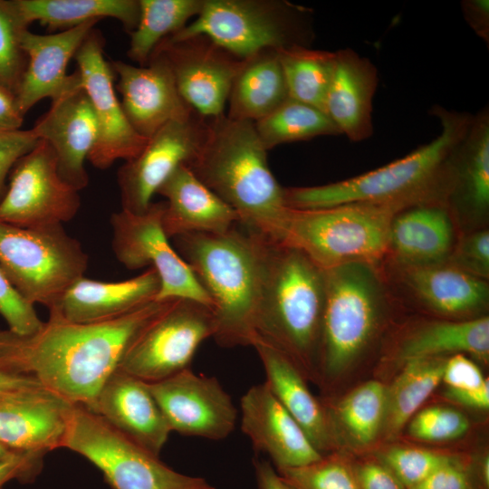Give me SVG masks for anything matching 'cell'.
Here are the masks:
<instances>
[{"label": "cell", "mask_w": 489, "mask_h": 489, "mask_svg": "<svg viewBox=\"0 0 489 489\" xmlns=\"http://www.w3.org/2000/svg\"><path fill=\"white\" fill-rule=\"evenodd\" d=\"M170 300H155L103 321L77 323L49 314L33 333L0 331V364L91 409L138 333Z\"/></svg>", "instance_id": "obj_1"}, {"label": "cell", "mask_w": 489, "mask_h": 489, "mask_svg": "<svg viewBox=\"0 0 489 489\" xmlns=\"http://www.w3.org/2000/svg\"><path fill=\"white\" fill-rule=\"evenodd\" d=\"M172 239L211 301L215 341L224 348L252 346L268 241L239 223L223 233Z\"/></svg>", "instance_id": "obj_2"}, {"label": "cell", "mask_w": 489, "mask_h": 489, "mask_svg": "<svg viewBox=\"0 0 489 489\" xmlns=\"http://www.w3.org/2000/svg\"><path fill=\"white\" fill-rule=\"evenodd\" d=\"M187 166L236 212L239 224L278 243L290 207L283 187L270 170L267 149L254 122L225 114L208 120L206 138Z\"/></svg>", "instance_id": "obj_3"}, {"label": "cell", "mask_w": 489, "mask_h": 489, "mask_svg": "<svg viewBox=\"0 0 489 489\" xmlns=\"http://www.w3.org/2000/svg\"><path fill=\"white\" fill-rule=\"evenodd\" d=\"M440 132L428 143L374 170L315 187H283L288 207L317 209L345 204L444 203L450 155L465 135L472 114L434 105Z\"/></svg>", "instance_id": "obj_4"}, {"label": "cell", "mask_w": 489, "mask_h": 489, "mask_svg": "<svg viewBox=\"0 0 489 489\" xmlns=\"http://www.w3.org/2000/svg\"><path fill=\"white\" fill-rule=\"evenodd\" d=\"M324 269L302 251L267 243L256 337L286 354L305 376L317 371Z\"/></svg>", "instance_id": "obj_5"}, {"label": "cell", "mask_w": 489, "mask_h": 489, "mask_svg": "<svg viewBox=\"0 0 489 489\" xmlns=\"http://www.w3.org/2000/svg\"><path fill=\"white\" fill-rule=\"evenodd\" d=\"M406 207L369 203L290 207L276 244L302 251L324 270L349 263L372 265L388 251L392 219Z\"/></svg>", "instance_id": "obj_6"}, {"label": "cell", "mask_w": 489, "mask_h": 489, "mask_svg": "<svg viewBox=\"0 0 489 489\" xmlns=\"http://www.w3.org/2000/svg\"><path fill=\"white\" fill-rule=\"evenodd\" d=\"M199 35L240 60L264 50L311 46L312 11L284 0H204L194 20L165 40Z\"/></svg>", "instance_id": "obj_7"}, {"label": "cell", "mask_w": 489, "mask_h": 489, "mask_svg": "<svg viewBox=\"0 0 489 489\" xmlns=\"http://www.w3.org/2000/svg\"><path fill=\"white\" fill-rule=\"evenodd\" d=\"M325 300L317 372L326 379L344 373L371 340L382 292L372 265L349 263L324 270Z\"/></svg>", "instance_id": "obj_8"}, {"label": "cell", "mask_w": 489, "mask_h": 489, "mask_svg": "<svg viewBox=\"0 0 489 489\" xmlns=\"http://www.w3.org/2000/svg\"><path fill=\"white\" fill-rule=\"evenodd\" d=\"M87 266L81 243L62 225L24 228L0 221V267L29 303L53 309Z\"/></svg>", "instance_id": "obj_9"}, {"label": "cell", "mask_w": 489, "mask_h": 489, "mask_svg": "<svg viewBox=\"0 0 489 489\" xmlns=\"http://www.w3.org/2000/svg\"><path fill=\"white\" fill-rule=\"evenodd\" d=\"M62 448L88 459L112 489H216L202 477L172 469L81 406L72 410Z\"/></svg>", "instance_id": "obj_10"}, {"label": "cell", "mask_w": 489, "mask_h": 489, "mask_svg": "<svg viewBox=\"0 0 489 489\" xmlns=\"http://www.w3.org/2000/svg\"><path fill=\"white\" fill-rule=\"evenodd\" d=\"M211 309L188 299H171L138 333L118 369L147 383L189 368L198 346L215 333Z\"/></svg>", "instance_id": "obj_11"}, {"label": "cell", "mask_w": 489, "mask_h": 489, "mask_svg": "<svg viewBox=\"0 0 489 489\" xmlns=\"http://www.w3.org/2000/svg\"><path fill=\"white\" fill-rule=\"evenodd\" d=\"M165 202L151 203L141 214L121 209L110 216L111 246L127 269L154 268L160 279L157 301L188 299L211 309L212 303L188 265L172 248L163 227Z\"/></svg>", "instance_id": "obj_12"}, {"label": "cell", "mask_w": 489, "mask_h": 489, "mask_svg": "<svg viewBox=\"0 0 489 489\" xmlns=\"http://www.w3.org/2000/svg\"><path fill=\"white\" fill-rule=\"evenodd\" d=\"M0 202V221L24 228L62 225L77 215L79 191L60 176L52 147L39 139L9 174Z\"/></svg>", "instance_id": "obj_13"}, {"label": "cell", "mask_w": 489, "mask_h": 489, "mask_svg": "<svg viewBox=\"0 0 489 489\" xmlns=\"http://www.w3.org/2000/svg\"><path fill=\"white\" fill-rule=\"evenodd\" d=\"M104 43L94 28L73 57L98 123V139L87 159L100 169L135 158L148 142L125 116L114 88L115 72L104 57Z\"/></svg>", "instance_id": "obj_14"}, {"label": "cell", "mask_w": 489, "mask_h": 489, "mask_svg": "<svg viewBox=\"0 0 489 489\" xmlns=\"http://www.w3.org/2000/svg\"><path fill=\"white\" fill-rule=\"evenodd\" d=\"M207 130L208 120L193 112L155 132L140 153L118 170L121 209L134 214L145 212L154 194L172 172L195 158Z\"/></svg>", "instance_id": "obj_15"}, {"label": "cell", "mask_w": 489, "mask_h": 489, "mask_svg": "<svg viewBox=\"0 0 489 489\" xmlns=\"http://www.w3.org/2000/svg\"><path fill=\"white\" fill-rule=\"evenodd\" d=\"M147 384L171 432L218 441L234 431L237 409L216 377L187 368Z\"/></svg>", "instance_id": "obj_16"}, {"label": "cell", "mask_w": 489, "mask_h": 489, "mask_svg": "<svg viewBox=\"0 0 489 489\" xmlns=\"http://www.w3.org/2000/svg\"><path fill=\"white\" fill-rule=\"evenodd\" d=\"M155 51L167 58L177 91L194 112L206 120L225 114L243 60L202 35L173 43L163 40Z\"/></svg>", "instance_id": "obj_17"}, {"label": "cell", "mask_w": 489, "mask_h": 489, "mask_svg": "<svg viewBox=\"0 0 489 489\" xmlns=\"http://www.w3.org/2000/svg\"><path fill=\"white\" fill-rule=\"evenodd\" d=\"M75 405L42 385L0 391V444L16 454L62 448Z\"/></svg>", "instance_id": "obj_18"}, {"label": "cell", "mask_w": 489, "mask_h": 489, "mask_svg": "<svg viewBox=\"0 0 489 489\" xmlns=\"http://www.w3.org/2000/svg\"><path fill=\"white\" fill-rule=\"evenodd\" d=\"M110 65L119 78L116 89L125 116L140 136L149 139L167 123L194 112L181 98L162 53L155 51L145 66L120 60Z\"/></svg>", "instance_id": "obj_19"}, {"label": "cell", "mask_w": 489, "mask_h": 489, "mask_svg": "<svg viewBox=\"0 0 489 489\" xmlns=\"http://www.w3.org/2000/svg\"><path fill=\"white\" fill-rule=\"evenodd\" d=\"M99 22L91 20L47 34L24 31L21 43L27 64L14 95L15 105L24 117L38 101L45 98L54 101L82 84L78 70L67 74V66Z\"/></svg>", "instance_id": "obj_20"}, {"label": "cell", "mask_w": 489, "mask_h": 489, "mask_svg": "<svg viewBox=\"0 0 489 489\" xmlns=\"http://www.w3.org/2000/svg\"><path fill=\"white\" fill-rule=\"evenodd\" d=\"M241 429L257 453L265 454L276 470L296 468L321 460L308 436L264 382L241 398Z\"/></svg>", "instance_id": "obj_21"}, {"label": "cell", "mask_w": 489, "mask_h": 489, "mask_svg": "<svg viewBox=\"0 0 489 489\" xmlns=\"http://www.w3.org/2000/svg\"><path fill=\"white\" fill-rule=\"evenodd\" d=\"M31 129L52 147L61 177L78 191L87 187L89 176L84 162L99 131L82 84L52 101L50 109Z\"/></svg>", "instance_id": "obj_22"}, {"label": "cell", "mask_w": 489, "mask_h": 489, "mask_svg": "<svg viewBox=\"0 0 489 489\" xmlns=\"http://www.w3.org/2000/svg\"><path fill=\"white\" fill-rule=\"evenodd\" d=\"M89 410L156 455L171 432L148 384L120 369L105 382Z\"/></svg>", "instance_id": "obj_23"}, {"label": "cell", "mask_w": 489, "mask_h": 489, "mask_svg": "<svg viewBox=\"0 0 489 489\" xmlns=\"http://www.w3.org/2000/svg\"><path fill=\"white\" fill-rule=\"evenodd\" d=\"M335 53L334 70L325 101V113L340 135L360 142L373 134V99L379 85L375 64L351 48Z\"/></svg>", "instance_id": "obj_24"}, {"label": "cell", "mask_w": 489, "mask_h": 489, "mask_svg": "<svg viewBox=\"0 0 489 489\" xmlns=\"http://www.w3.org/2000/svg\"><path fill=\"white\" fill-rule=\"evenodd\" d=\"M159 289L160 279L154 268L120 282L82 276L66 290L49 314L77 323L103 321L157 300Z\"/></svg>", "instance_id": "obj_25"}, {"label": "cell", "mask_w": 489, "mask_h": 489, "mask_svg": "<svg viewBox=\"0 0 489 489\" xmlns=\"http://www.w3.org/2000/svg\"><path fill=\"white\" fill-rule=\"evenodd\" d=\"M157 194L166 198L161 223L168 239L195 233H223L240 222L236 212L187 165L177 168Z\"/></svg>", "instance_id": "obj_26"}, {"label": "cell", "mask_w": 489, "mask_h": 489, "mask_svg": "<svg viewBox=\"0 0 489 489\" xmlns=\"http://www.w3.org/2000/svg\"><path fill=\"white\" fill-rule=\"evenodd\" d=\"M252 347L256 350L265 372V383L302 427L312 445L321 454L334 445L324 407L310 391L304 375L283 351L260 338Z\"/></svg>", "instance_id": "obj_27"}, {"label": "cell", "mask_w": 489, "mask_h": 489, "mask_svg": "<svg viewBox=\"0 0 489 489\" xmlns=\"http://www.w3.org/2000/svg\"><path fill=\"white\" fill-rule=\"evenodd\" d=\"M470 216L489 208V109L472 114L465 135L454 148L448 165L446 202Z\"/></svg>", "instance_id": "obj_28"}, {"label": "cell", "mask_w": 489, "mask_h": 489, "mask_svg": "<svg viewBox=\"0 0 489 489\" xmlns=\"http://www.w3.org/2000/svg\"><path fill=\"white\" fill-rule=\"evenodd\" d=\"M400 210L392 219L389 249L407 266L441 264L449 256L453 225L444 204L426 202Z\"/></svg>", "instance_id": "obj_29"}, {"label": "cell", "mask_w": 489, "mask_h": 489, "mask_svg": "<svg viewBox=\"0 0 489 489\" xmlns=\"http://www.w3.org/2000/svg\"><path fill=\"white\" fill-rule=\"evenodd\" d=\"M289 99L276 50H264L243 60L227 100V117L256 122Z\"/></svg>", "instance_id": "obj_30"}, {"label": "cell", "mask_w": 489, "mask_h": 489, "mask_svg": "<svg viewBox=\"0 0 489 489\" xmlns=\"http://www.w3.org/2000/svg\"><path fill=\"white\" fill-rule=\"evenodd\" d=\"M406 279L421 301L442 314L473 313L488 301V284L484 279L452 265L408 266Z\"/></svg>", "instance_id": "obj_31"}, {"label": "cell", "mask_w": 489, "mask_h": 489, "mask_svg": "<svg viewBox=\"0 0 489 489\" xmlns=\"http://www.w3.org/2000/svg\"><path fill=\"white\" fill-rule=\"evenodd\" d=\"M28 26L39 22L49 31L67 30L91 20L111 17L130 34L139 19V0H13Z\"/></svg>", "instance_id": "obj_32"}, {"label": "cell", "mask_w": 489, "mask_h": 489, "mask_svg": "<svg viewBox=\"0 0 489 489\" xmlns=\"http://www.w3.org/2000/svg\"><path fill=\"white\" fill-rule=\"evenodd\" d=\"M448 352L457 354L465 352L478 359L487 360L489 354L488 317L429 324L406 340L400 356L407 361L432 358Z\"/></svg>", "instance_id": "obj_33"}, {"label": "cell", "mask_w": 489, "mask_h": 489, "mask_svg": "<svg viewBox=\"0 0 489 489\" xmlns=\"http://www.w3.org/2000/svg\"><path fill=\"white\" fill-rule=\"evenodd\" d=\"M445 362L436 357L406 361L403 370L386 388L382 433L393 436L402 429L442 381Z\"/></svg>", "instance_id": "obj_34"}, {"label": "cell", "mask_w": 489, "mask_h": 489, "mask_svg": "<svg viewBox=\"0 0 489 489\" xmlns=\"http://www.w3.org/2000/svg\"><path fill=\"white\" fill-rule=\"evenodd\" d=\"M204 0H139V19L130 34L128 56L139 66L148 64L158 45L196 17Z\"/></svg>", "instance_id": "obj_35"}, {"label": "cell", "mask_w": 489, "mask_h": 489, "mask_svg": "<svg viewBox=\"0 0 489 489\" xmlns=\"http://www.w3.org/2000/svg\"><path fill=\"white\" fill-rule=\"evenodd\" d=\"M289 98L325 112L334 70V52L296 45L278 50Z\"/></svg>", "instance_id": "obj_36"}, {"label": "cell", "mask_w": 489, "mask_h": 489, "mask_svg": "<svg viewBox=\"0 0 489 489\" xmlns=\"http://www.w3.org/2000/svg\"><path fill=\"white\" fill-rule=\"evenodd\" d=\"M385 406L386 388L377 380H369L325 412L331 433L334 428H339L354 445L364 446L381 433Z\"/></svg>", "instance_id": "obj_37"}, {"label": "cell", "mask_w": 489, "mask_h": 489, "mask_svg": "<svg viewBox=\"0 0 489 489\" xmlns=\"http://www.w3.org/2000/svg\"><path fill=\"white\" fill-rule=\"evenodd\" d=\"M254 124L267 150L284 143L340 135L325 112L291 98Z\"/></svg>", "instance_id": "obj_38"}, {"label": "cell", "mask_w": 489, "mask_h": 489, "mask_svg": "<svg viewBox=\"0 0 489 489\" xmlns=\"http://www.w3.org/2000/svg\"><path fill=\"white\" fill-rule=\"evenodd\" d=\"M26 29L13 0H0V85L14 97L27 64L21 43Z\"/></svg>", "instance_id": "obj_39"}, {"label": "cell", "mask_w": 489, "mask_h": 489, "mask_svg": "<svg viewBox=\"0 0 489 489\" xmlns=\"http://www.w3.org/2000/svg\"><path fill=\"white\" fill-rule=\"evenodd\" d=\"M277 472L294 489H360L352 465L337 455Z\"/></svg>", "instance_id": "obj_40"}, {"label": "cell", "mask_w": 489, "mask_h": 489, "mask_svg": "<svg viewBox=\"0 0 489 489\" xmlns=\"http://www.w3.org/2000/svg\"><path fill=\"white\" fill-rule=\"evenodd\" d=\"M451 456L426 449L393 447L379 455L398 479L408 489L427 477Z\"/></svg>", "instance_id": "obj_41"}, {"label": "cell", "mask_w": 489, "mask_h": 489, "mask_svg": "<svg viewBox=\"0 0 489 489\" xmlns=\"http://www.w3.org/2000/svg\"><path fill=\"white\" fill-rule=\"evenodd\" d=\"M468 428V419L460 411L437 406L416 414L410 421L408 431L417 439L446 441L463 436Z\"/></svg>", "instance_id": "obj_42"}, {"label": "cell", "mask_w": 489, "mask_h": 489, "mask_svg": "<svg viewBox=\"0 0 489 489\" xmlns=\"http://www.w3.org/2000/svg\"><path fill=\"white\" fill-rule=\"evenodd\" d=\"M0 315L6 321L8 330L20 335L33 333L43 323L38 317L34 305L29 303L17 292L1 267Z\"/></svg>", "instance_id": "obj_43"}, {"label": "cell", "mask_w": 489, "mask_h": 489, "mask_svg": "<svg viewBox=\"0 0 489 489\" xmlns=\"http://www.w3.org/2000/svg\"><path fill=\"white\" fill-rule=\"evenodd\" d=\"M452 266L481 279L489 275V232L480 230L465 236L452 254Z\"/></svg>", "instance_id": "obj_44"}, {"label": "cell", "mask_w": 489, "mask_h": 489, "mask_svg": "<svg viewBox=\"0 0 489 489\" xmlns=\"http://www.w3.org/2000/svg\"><path fill=\"white\" fill-rule=\"evenodd\" d=\"M39 139L32 129L0 130V202L7 185L6 178L23 156L30 152L38 144Z\"/></svg>", "instance_id": "obj_45"}, {"label": "cell", "mask_w": 489, "mask_h": 489, "mask_svg": "<svg viewBox=\"0 0 489 489\" xmlns=\"http://www.w3.org/2000/svg\"><path fill=\"white\" fill-rule=\"evenodd\" d=\"M408 489H474L468 468L451 457L427 477Z\"/></svg>", "instance_id": "obj_46"}, {"label": "cell", "mask_w": 489, "mask_h": 489, "mask_svg": "<svg viewBox=\"0 0 489 489\" xmlns=\"http://www.w3.org/2000/svg\"><path fill=\"white\" fill-rule=\"evenodd\" d=\"M485 379L478 366L463 354H455L445 362L442 380L448 388L473 389Z\"/></svg>", "instance_id": "obj_47"}, {"label": "cell", "mask_w": 489, "mask_h": 489, "mask_svg": "<svg viewBox=\"0 0 489 489\" xmlns=\"http://www.w3.org/2000/svg\"><path fill=\"white\" fill-rule=\"evenodd\" d=\"M352 468L360 489H407L379 460L352 465Z\"/></svg>", "instance_id": "obj_48"}, {"label": "cell", "mask_w": 489, "mask_h": 489, "mask_svg": "<svg viewBox=\"0 0 489 489\" xmlns=\"http://www.w3.org/2000/svg\"><path fill=\"white\" fill-rule=\"evenodd\" d=\"M43 455L16 454L0 459V489L11 480L32 481L40 472Z\"/></svg>", "instance_id": "obj_49"}, {"label": "cell", "mask_w": 489, "mask_h": 489, "mask_svg": "<svg viewBox=\"0 0 489 489\" xmlns=\"http://www.w3.org/2000/svg\"><path fill=\"white\" fill-rule=\"evenodd\" d=\"M464 19L484 43H489V1L464 0L461 2Z\"/></svg>", "instance_id": "obj_50"}, {"label": "cell", "mask_w": 489, "mask_h": 489, "mask_svg": "<svg viewBox=\"0 0 489 489\" xmlns=\"http://www.w3.org/2000/svg\"><path fill=\"white\" fill-rule=\"evenodd\" d=\"M253 465L258 489H294L279 475L269 460L255 455Z\"/></svg>", "instance_id": "obj_51"}, {"label": "cell", "mask_w": 489, "mask_h": 489, "mask_svg": "<svg viewBox=\"0 0 489 489\" xmlns=\"http://www.w3.org/2000/svg\"><path fill=\"white\" fill-rule=\"evenodd\" d=\"M446 397L459 404L469 408L486 409L489 407L488 379L478 388L473 389L448 388Z\"/></svg>", "instance_id": "obj_52"}, {"label": "cell", "mask_w": 489, "mask_h": 489, "mask_svg": "<svg viewBox=\"0 0 489 489\" xmlns=\"http://www.w3.org/2000/svg\"><path fill=\"white\" fill-rule=\"evenodd\" d=\"M24 116L18 110L14 97L5 90H0V130L20 129Z\"/></svg>", "instance_id": "obj_53"}, {"label": "cell", "mask_w": 489, "mask_h": 489, "mask_svg": "<svg viewBox=\"0 0 489 489\" xmlns=\"http://www.w3.org/2000/svg\"><path fill=\"white\" fill-rule=\"evenodd\" d=\"M41 385L32 377L15 373L0 364V391Z\"/></svg>", "instance_id": "obj_54"}, {"label": "cell", "mask_w": 489, "mask_h": 489, "mask_svg": "<svg viewBox=\"0 0 489 489\" xmlns=\"http://www.w3.org/2000/svg\"><path fill=\"white\" fill-rule=\"evenodd\" d=\"M14 455H16V453H13V452L9 451L8 449H6L5 446H3L0 444V459L6 458V457L12 456Z\"/></svg>", "instance_id": "obj_55"}, {"label": "cell", "mask_w": 489, "mask_h": 489, "mask_svg": "<svg viewBox=\"0 0 489 489\" xmlns=\"http://www.w3.org/2000/svg\"><path fill=\"white\" fill-rule=\"evenodd\" d=\"M0 90H5L1 85H0Z\"/></svg>", "instance_id": "obj_56"}]
</instances>
